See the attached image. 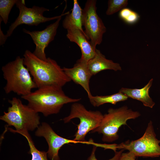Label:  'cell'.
Wrapping results in <instances>:
<instances>
[{
	"instance_id": "obj_13",
	"label": "cell",
	"mask_w": 160,
	"mask_h": 160,
	"mask_svg": "<svg viewBox=\"0 0 160 160\" xmlns=\"http://www.w3.org/2000/svg\"><path fill=\"white\" fill-rule=\"evenodd\" d=\"M67 31V37L79 46L81 52V58L88 62L95 55L96 48L93 47L86 34L79 29L74 28Z\"/></svg>"
},
{
	"instance_id": "obj_9",
	"label": "cell",
	"mask_w": 160,
	"mask_h": 160,
	"mask_svg": "<svg viewBox=\"0 0 160 160\" xmlns=\"http://www.w3.org/2000/svg\"><path fill=\"white\" fill-rule=\"evenodd\" d=\"M16 5L19 9V14L7 31L5 35L7 38L11 35L15 29L19 25L25 24L29 25L37 26L41 23L57 19L69 12H68L60 15L47 17H44L43 14L44 12L49 10L47 8L36 6H33L32 8H28L26 7L25 1L23 0H17Z\"/></svg>"
},
{
	"instance_id": "obj_5",
	"label": "cell",
	"mask_w": 160,
	"mask_h": 160,
	"mask_svg": "<svg viewBox=\"0 0 160 160\" xmlns=\"http://www.w3.org/2000/svg\"><path fill=\"white\" fill-rule=\"evenodd\" d=\"M140 115L138 111H133L126 105L110 108L103 115L99 126L91 132L102 134V140L104 142H112L118 139V131L122 126L127 125L128 120L136 119Z\"/></svg>"
},
{
	"instance_id": "obj_8",
	"label": "cell",
	"mask_w": 160,
	"mask_h": 160,
	"mask_svg": "<svg viewBox=\"0 0 160 160\" xmlns=\"http://www.w3.org/2000/svg\"><path fill=\"white\" fill-rule=\"evenodd\" d=\"M97 1L88 0L83 9V26L87 39L90 40L93 47L96 48L102 42L106 28L97 12Z\"/></svg>"
},
{
	"instance_id": "obj_1",
	"label": "cell",
	"mask_w": 160,
	"mask_h": 160,
	"mask_svg": "<svg viewBox=\"0 0 160 160\" xmlns=\"http://www.w3.org/2000/svg\"><path fill=\"white\" fill-rule=\"evenodd\" d=\"M23 56L24 64L37 88H62L71 81L55 60L49 57L46 60H42L28 50L25 51Z\"/></svg>"
},
{
	"instance_id": "obj_11",
	"label": "cell",
	"mask_w": 160,
	"mask_h": 160,
	"mask_svg": "<svg viewBox=\"0 0 160 160\" xmlns=\"http://www.w3.org/2000/svg\"><path fill=\"white\" fill-rule=\"evenodd\" d=\"M61 17L41 31H31L23 29V31L30 35L35 44L36 48L33 53L39 58L44 60H47L45 49L50 43L54 40Z\"/></svg>"
},
{
	"instance_id": "obj_15",
	"label": "cell",
	"mask_w": 160,
	"mask_h": 160,
	"mask_svg": "<svg viewBox=\"0 0 160 160\" xmlns=\"http://www.w3.org/2000/svg\"><path fill=\"white\" fill-rule=\"evenodd\" d=\"M153 81V79H151L145 86L141 89L122 87L119 92L122 93L128 97L140 101L145 106L152 108L155 103L150 96L149 92Z\"/></svg>"
},
{
	"instance_id": "obj_6",
	"label": "cell",
	"mask_w": 160,
	"mask_h": 160,
	"mask_svg": "<svg viewBox=\"0 0 160 160\" xmlns=\"http://www.w3.org/2000/svg\"><path fill=\"white\" fill-rule=\"evenodd\" d=\"M8 102L11 106L7 112L4 111L0 119L7 123L8 125L13 126L16 130L33 131L38 128L40 124V118L36 112L28 105H24L21 100L13 97Z\"/></svg>"
},
{
	"instance_id": "obj_3",
	"label": "cell",
	"mask_w": 160,
	"mask_h": 160,
	"mask_svg": "<svg viewBox=\"0 0 160 160\" xmlns=\"http://www.w3.org/2000/svg\"><path fill=\"white\" fill-rule=\"evenodd\" d=\"M7 83L4 87L6 93L12 92L21 96L27 95L37 88L28 69L24 64V58L18 56L1 68Z\"/></svg>"
},
{
	"instance_id": "obj_7",
	"label": "cell",
	"mask_w": 160,
	"mask_h": 160,
	"mask_svg": "<svg viewBox=\"0 0 160 160\" xmlns=\"http://www.w3.org/2000/svg\"><path fill=\"white\" fill-rule=\"evenodd\" d=\"M160 140L156 137L152 122L150 121L142 137L117 144V148L127 150L137 157H156L160 156Z\"/></svg>"
},
{
	"instance_id": "obj_21",
	"label": "cell",
	"mask_w": 160,
	"mask_h": 160,
	"mask_svg": "<svg viewBox=\"0 0 160 160\" xmlns=\"http://www.w3.org/2000/svg\"><path fill=\"white\" fill-rule=\"evenodd\" d=\"M93 147L90 156L87 158V160H97L96 157L95 152L97 147L96 145H93ZM124 150L121 149L119 151H116L115 152L114 156L108 160H119Z\"/></svg>"
},
{
	"instance_id": "obj_4",
	"label": "cell",
	"mask_w": 160,
	"mask_h": 160,
	"mask_svg": "<svg viewBox=\"0 0 160 160\" xmlns=\"http://www.w3.org/2000/svg\"><path fill=\"white\" fill-rule=\"evenodd\" d=\"M103 116L101 112L99 111L88 110L82 104L76 102L71 105L69 115L64 118L63 120L64 123H66L74 118L79 119L80 123L77 125V130L74 136L73 140L81 143L103 148V144L94 143L92 139L87 141L85 138L88 132L99 126Z\"/></svg>"
},
{
	"instance_id": "obj_23",
	"label": "cell",
	"mask_w": 160,
	"mask_h": 160,
	"mask_svg": "<svg viewBox=\"0 0 160 160\" xmlns=\"http://www.w3.org/2000/svg\"><path fill=\"white\" fill-rule=\"evenodd\" d=\"M137 157L132 152L122 153L119 160H137Z\"/></svg>"
},
{
	"instance_id": "obj_20",
	"label": "cell",
	"mask_w": 160,
	"mask_h": 160,
	"mask_svg": "<svg viewBox=\"0 0 160 160\" xmlns=\"http://www.w3.org/2000/svg\"><path fill=\"white\" fill-rule=\"evenodd\" d=\"M128 4L127 0H109L106 14L108 15H112L126 8Z\"/></svg>"
},
{
	"instance_id": "obj_19",
	"label": "cell",
	"mask_w": 160,
	"mask_h": 160,
	"mask_svg": "<svg viewBox=\"0 0 160 160\" xmlns=\"http://www.w3.org/2000/svg\"><path fill=\"white\" fill-rule=\"evenodd\" d=\"M17 1V0H0V18L5 24H7L10 12Z\"/></svg>"
},
{
	"instance_id": "obj_2",
	"label": "cell",
	"mask_w": 160,
	"mask_h": 160,
	"mask_svg": "<svg viewBox=\"0 0 160 160\" xmlns=\"http://www.w3.org/2000/svg\"><path fill=\"white\" fill-rule=\"evenodd\" d=\"M27 100L28 106L45 116L59 113L65 104L77 102L81 98H72L66 95L62 88L48 87L38 88L30 94L21 97Z\"/></svg>"
},
{
	"instance_id": "obj_18",
	"label": "cell",
	"mask_w": 160,
	"mask_h": 160,
	"mask_svg": "<svg viewBox=\"0 0 160 160\" xmlns=\"http://www.w3.org/2000/svg\"><path fill=\"white\" fill-rule=\"evenodd\" d=\"M9 129L12 132L17 133L22 135L26 138L30 148L29 153L32 155L31 160H48L47 152L40 151L36 148L28 131H17L11 128H9Z\"/></svg>"
},
{
	"instance_id": "obj_22",
	"label": "cell",
	"mask_w": 160,
	"mask_h": 160,
	"mask_svg": "<svg viewBox=\"0 0 160 160\" xmlns=\"http://www.w3.org/2000/svg\"><path fill=\"white\" fill-rule=\"evenodd\" d=\"M140 18L139 15L137 12L133 11L124 21L128 24H133L138 22Z\"/></svg>"
},
{
	"instance_id": "obj_12",
	"label": "cell",
	"mask_w": 160,
	"mask_h": 160,
	"mask_svg": "<svg viewBox=\"0 0 160 160\" xmlns=\"http://www.w3.org/2000/svg\"><path fill=\"white\" fill-rule=\"evenodd\" d=\"M88 62L80 58L71 68L64 67L63 69L71 80L81 85L87 93L89 98L92 95L89 88V81L92 76L88 66Z\"/></svg>"
},
{
	"instance_id": "obj_14",
	"label": "cell",
	"mask_w": 160,
	"mask_h": 160,
	"mask_svg": "<svg viewBox=\"0 0 160 160\" xmlns=\"http://www.w3.org/2000/svg\"><path fill=\"white\" fill-rule=\"evenodd\" d=\"M95 51L94 57L87 63L89 70L92 76L106 70L115 71L121 70V68L119 63L107 59L100 50L96 49Z\"/></svg>"
},
{
	"instance_id": "obj_24",
	"label": "cell",
	"mask_w": 160,
	"mask_h": 160,
	"mask_svg": "<svg viewBox=\"0 0 160 160\" xmlns=\"http://www.w3.org/2000/svg\"><path fill=\"white\" fill-rule=\"evenodd\" d=\"M133 10L129 8H125L119 12V16L120 19L124 21L131 14Z\"/></svg>"
},
{
	"instance_id": "obj_16",
	"label": "cell",
	"mask_w": 160,
	"mask_h": 160,
	"mask_svg": "<svg viewBox=\"0 0 160 160\" xmlns=\"http://www.w3.org/2000/svg\"><path fill=\"white\" fill-rule=\"evenodd\" d=\"M82 20L83 9L78 1L74 0L72 12L66 15L63 21V26L67 30L74 28L78 29L85 34L82 28Z\"/></svg>"
},
{
	"instance_id": "obj_10",
	"label": "cell",
	"mask_w": 160,
	"mask_h": 160,
	"mask_svg": "<svg viewBox=\"0 0 160 160\" xmlns=\"http://www.w3.org/2000/svg\"><path fill=\"white\" fill-rule=\"evenodd\" d=\"M35 135L45 138L48 145L47 154L51 160H60L59 151L65 144L81 143L73 139H69L59 136L55 132L48 124L44 122H42L41 125L37 128Z\"/></svg>"
},
{
	"instance_id": "obj_17",
	"label": "cell",
	"mask_w": 160,
	"mask_h": 160,
	"mask_svg": "<svg viewBox=\"0 0 160 160\" xmlns=\"http://www.w3.org/2000/svg\"><path fill=\"white\" fill-rule=\"evenodd\" d=\"M128 97L122 93L118 92L109 95L92 96L89 98L91 104L94 107H97L106 103L115 105L119 102L128 99Z\"/></svg>"
}]
</instances>
